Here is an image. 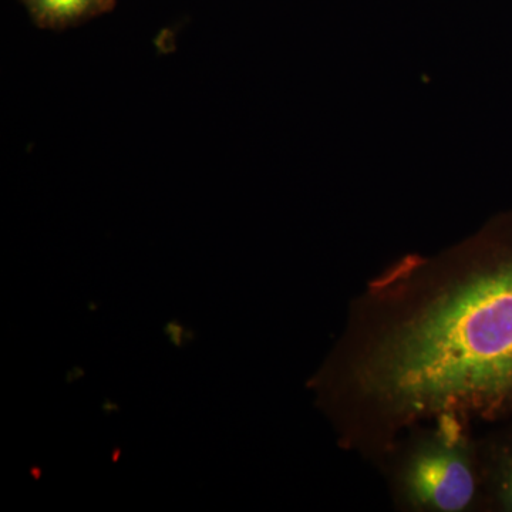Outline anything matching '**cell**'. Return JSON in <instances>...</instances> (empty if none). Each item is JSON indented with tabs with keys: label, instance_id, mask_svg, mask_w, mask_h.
Returning <instances> with one entry per match:
<instances>
[{
	"label": "cell",
	"instance_id": "6da1fadb",
	"mask_svg": "<svg viewBox=\"0 0 512 512\" xmlns=\"http://www.w3.org/2000/svg\"><path fill=\"white\" fill-rule=\"evenodd\" d=\"M316 386L339 443L380 463L433 421L512 413V229L488 225L370 279Z\"/></svg>",
	"mask_w": 512,
	"mask_h": 512
},
{
	"label": "cell",
	"instance_id": "7a4b0ae2",
	"mask_svg": "<svg viewBox=\"0 0 512 512\" xmlns=\"http://www.w3.org/2000/svg\"><path fill=\"white\" fill-rule=\"evenodd\" d=\"M394 504L410 512H467L483 495V451L471 426L441 419L407 433L382 461Z\"/></svg>",
	"mask_w": 512,
	"mask_h": 512
},
{
	"label": "cell",
	"instance_id": "3957f363",
	"mask_svg": "<svg viewBox=\"0 0 512 512\" xmlns=\"http://www.w3.org/2000/svg\"><path fill=\"white\" fill-rule=\"evenodd\" d=\"M42 28L64 29L106 12L113 0H23Z\"/></svg>",
	"mask_w": 512,
	"mask_h": 512
},
{
	"label": "cell",
	"instance_id": "277c9868",
	"mask_svg": "<svg viewBox=\"0 0 512 512\" xmlns=\"http://www.w3.org/2000/svg\"><path fill=\"white\" fill-rule=\"evenodd\" d=\"M495 497L505 510L512 511V453L498 460L494 468Z\"/></svg>",
	"mask_w": 512,
	"mask_h": 512
}]
</instances>
